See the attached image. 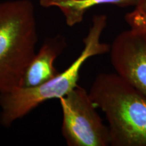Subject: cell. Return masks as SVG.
<instances>
[{"label":"cell","instance_id":"1","mask_svg":"<svg viewBox=\"0 0 146 146\" xmlns=\"http://www.w3.org/2000/svg\"><path fill=\"white\" fill-rule=\"evenodd\" d=\"M89 96L104 112L110 145L146 146V96L115 73L95 78Z\"/></svg>","mask_w":146,"mask_h":146},{"label":"cell","instance_id":"2","mask_svg":"<svg viewBox=\"0 0 146 146\" xmlns=\"http://www.w3.org/2000/svg\"><path fill=\"white\" fill-rule=\"evenodd\" d=\"M104 14L94 15L87 36L83 39L81 54L62 72L50 81L33 87H16L0 93V123L10 127L43 102L66 96L77 86L80 71L84 63L93 56L110 52V45L100 41L107 25Z\"/></svg>","mask_w":146,"mask_h":146},{"label":"cell","instance_id":"3","mask_svg":"<svg viewBox=\"0 0 146 146\" xmlns=\"http://www.w3.org/2000/svg\"><path fill=\"white\" fill-rule=\"evenodd\" d=\"M38 30L30 0L0 2V93L22 86L36 54Z\"/></svg>","mask_w":146,"mask_h":146},{"label":"cell","instance_id":"4","mask_svg":"<svg viewBox=\"0 0 146 146\" xmlns=\"http://www.w3.org/2000/svg\"><path fill=\"white\" fill-rule=\"evenodd\" d=\"M59 101L62 112V134L67 145H110L109 128L102 122L86 89L77 85Z\"/></svg>","mask_w":146,"mask_h":146},{"label":"cell","instance_id":"5","mask_svg":"<svg viewBox=\"0 0 146 146\" xmlns=\"http://www.w3.org/2000/svg\"><path fill=\"white\" fill-rule=\"evenodd\" d=\"M110 54L116 74L146 96V31L131 28L120 33Z\"/></svg>","mask_w":146,"mask_h":146},{"label":"cell","instance_id":"6","mask_svg":"<svg viewBox=\"0 0 146 146\" xmlns=\"http://www.w3.org/2000/svg\"><path fill=\"white\" fill-rule=\"evenodd\" d=\"M65 36L58 34L47 37L27 67L23 87H33L50 81L59 74L54 62L67 47Z\"/></svg>","mask_w":146,"mask_h":146},{"label":"cell","instance_id":"7","mask_svg":"<svg viewBox=\"0 0 146 146\" xmlns=\"http://www.w3.org/2000/svg\"><path fill=\"white\" fill-rule=\"evenodd\" d=\"M139 0H40L44 8L58 7L65 17L66 25L74 27L83 21L84 16L89 9L100 5H114L120 8L135 7Z\"/></svg>","mask_w":146,"mask_h":146},{"label":"cell","instance_id":"8","mask_svg":"<svg viewBox=\"0 0 146 146\" xmlns=\"http://www.w3.org/2000/svg\"><path fill=\"white\" fill-rule=\"evenodd\" d=\"M125 18L130 28L146 31V0H139L135 10L126 14Z\"/></svg>","mask_w":146,"mask_h":146}]
</instances>
